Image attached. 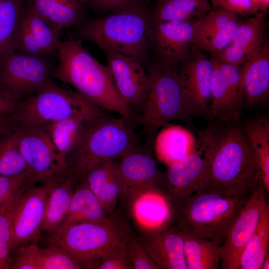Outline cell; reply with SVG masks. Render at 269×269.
I'll list each match as a JSON object with an SVG mask.
<instances>
[{
	"label": "cell",
	"instance_id": "5",
	"mask_svg": "<svg viewBox=\"0 0 269 269\" xmlns=\"http://www.w3.org/2000/svg\"><path fill=\"white\" fill-rule=\"evenodd\" d=\"M132 123L122 116L116 118L106 114L86 120L69 154L72 163L69 173L79 181L99 164L135 149Z\"/></svg>",
	"mask_w": 269,
	"mask_h": 269
},
{
	"label": "cell",
	"instance_id": "13",
	"mask_svg": "<svg viewBox=\"0 0 269 269\" xmlns=\"http://www.w3.org/2000/svg\"><path fill=\"white\" fill-rule=\"evenodd\" d=\"M20 151L33 182L47 181L62 174L55 147L46 125H17Z\"/></svg>",
	"mask_w": 269,
	"mask_h": 269
},
{
	"label": "cell",
	"instance_id": "35",
	"mask_svg": "<svg viewBox=\"0 0 269 269\" xmlns=\"http://www.w3.org/2000/svg\"><path fill=\"white\" fill-rule=\"evenodd\" d=\"M269 209L264 213L240 258V269H261L269 253Z\"/></svg>",
	"mask_w": 269,
	"mask_h": 269
},
{
	"label": "cell",
	"instance_id": "22",
	"mask_svg": "<svg viewBox=\"0 0 269 269\" xmlns=\"http://www.w3.org/2000/svg\"><path fill=\"white\" fill-rule=\"evenodd\" d=\"M14 269H80L83 264L60 247L54 244L41 248L34 244L19 248L11 266Z\"/></svg>",
	"mask_w": 269,
	"mask_h": 269
},
{
	"label": "cell",
	"instance_id": "14",
	"mask_svg": "<svg viewBox=\"0 0 269 269\" xmlns=\"http://www.w3.org/2000/svg\"><path fill=\"white\" fill-rule=\"evenodd\" d=\"M120 181L119 199L130 207L142 193L152 189L160 190L163 174L150 154L136 148L117 159Z\"/></svg>",
	"mask_w": 269,
	"mask_h": 269
},
{
	"label": "cell",
	"instance_id": "42",
	"mask_svg": "<svg viewBox=\"0 0 269 269\" xmlns=\"http://www.w3.org/2000/svg\"><path fill=\"white\" fill-rule=\"evenodd\" d=\"M28 182L33 183L28 172L13 176L0 175V207L15 191Z\"/></svg>",
	"mask_w": 269,
	"mask_h": 269
},
{
	"label": "cell",
	"instance_id": "26",
	"mask_svg": "<svg viewBox=\"0 0 269 269\" xmlns=\"http://www.w3.org/2000/svg\"><path fill=\"white\" fill-rule=\"evenodd\" d=\"M116 221L105 210L85 179L79 180L72 195L68 213L63 225Z\"/></svg>",
	"mask_w": 269,
	"mask_h": 269
},
{
	"label": "cell",
	"instance_id": "44",
	"mask_svg": "<svg viewBox=\"0 0 269 269\" xmlns=\"http://www.w3.org/2000/svg\"><path fill=\"white\" fill-rule=\"evenodd\" d=\"M223 8L242 16L260 12L251 0H223Z\"/></svg>",
	"mask_w": 269,
	"mask_h": 269
},
{
	"label": "cell",
	"instance_id": "12",
	"mask_svg": "<svg viewBox=\"0 0 269 269\" xmlns=\"http://www.w3.org/2000/svg\"><path fill=\"white\" fill-rule=\"evenodd\" d=\"M197 20L153 22L149 33V48L153 60L177 67L189 55Z\"/></svg>",
	"mask_w": 269,
	"mask_h": 269
},
{
	"label": "cell",
	"instance_id": "24",
	"mask_svg": "<svg viewBox=\"0 0 269 269\" xmlns=\"http://www.w3.org/2000/svg\"><path fill=\"white\" fill-rule=\"evenodd\" d=\"M51 179L45 208L41 231L53 233L61 227L67 217L74 187L79 181L70 173L67 177Z\"/></svg>",
	"mask_w": 269,
	"mask_h": 269
},
{
	"label": "cell",
	"instance_id": "23",
	"mask_svg": "<svg viewBox=\"0 0 269 269\" xmlns=\"http://www.w3.org/2000/svg\"><path fill=\"white\" fill-rule=\"evenodd\" d=\"M243 83V97L246 106L257 105L269 94V44L266 41L260 51L239 66Z\"/></svg>",
	"mask_w": 269,
	"mask_h": 269
},
{
	"label": "cell",
	"instance_id": "40",
	"mask_svg": "<svg viewBox=\"0 0 269 269\" xmlns=\"http://www.w3.org/2000/svg\"><path fill=\"white\" fill-rule=\"evenodd\" d=\"M125 243L134 269H159L138 236L129 232L126 237Z\"/></svg>",
	"mask_w": 269,
	"mask_h": 269
},
{
	"label": "cell",
	"instance_id": "16",
	"mask_svg": "<svg viewBox=\"0 0 269 269\" xmlns=\"http://www.w3.org/2000/svg\"><path fill=\"white\" fill-rule=\"evenodd\" d=\"M107 67L119 93L133 108L140 110L149 86V77L141 60L111 50H102Z\"/></svg>",
	"mask_w": 269,
	"mask_h": 269
},
{
	"label": "cell",
	"instance_id": "17",
	"mask_svg": "<svg viewBox=\"0 0 269 269\" xmlns=\"http://www.w3.org/2000/svg\"><path fill=\"white\" fill-rule=\"evenodd\" d=\"M207 169L204 154L194 151L182 160L168 166L163 174L161 191L171 205L177 203L200 190Z\"/></svg>",
	"mask_w": 269,
	"mask_h": 269
},
{
	"label": "cell",
	"instance_id": "10",
	"mask_svg": "<svg viewBox=\"0 0 269 269\" xmlns=\"http://www.w3.org/2000/svg\"><path fill=\"white\" fill-rule=\"evenodd\" d=\"M265 189L261 183L254 190L220 245L223 269H240V258L266 211L269 209Z\"/></svg>",
	"mask_w": 269,
	"mask_h": 269
},
{
	"label": "cell",
	"instance_id": "29",
	"mask_svg": "<svg viewBox=\"0 0 269 269\" xmlns=\"http://www.w3.org/2000/svg\"><path fill=\"white\" fill-rule=\"evenodd\" d=\"M27 6L61 31L84 19L86 5L82 0H29Z\"/></svg>",
	"mask_w": 269,
	"mask_h": 269
},
{
	"label": "cell",
	"instance_id": "34",
	"mask_svg": "<svg viewBox=\"0 0 269 269\" xmlns=\"http://www.w3.org/2000/svg\"><path fill=\"white\" fill-rule=\"evenodd\" d=\"M256 152L259 162L263 185L269 192V122L264 116H258L247 120L243 126Z\"/></svg>",
	"mask_w": 269,
	"mask_h": 269
},
{
	"label": "cell",
	"instance_id": "38",
	"mask_svg": "<svg viewBox=\"0 0 269 269\" xmlns=\"http://www.w3.org/2000/svg\"><path fill=\"white\" fill-rule=\"evenodd\" d=\"M241 20L239 17L220 30L196 41L192 48L217 55L230 44Z\"/></svg>",
	"mask_w": 269,
	"mask_h": 269
},
{
	"label": "cell",
	"instance_id": "50",
	"mask_svg": "<svg viewBox=\"0 0 269 269\" xmlns=\"http://www.w3.org/2000/svg\"></svg>",
	"mask_w": 269,
	"mask_h": 269
},
{
	"label": "cell",
	"instance_id": "11",
	"mask_svg": "<svg viewBox=\"0 0 269 269\" xmlns=\"http://www.w3.org/2000/svg\"><path fill=\"white\" fill-rule=\"evenodd\" d=\"M213 65L210 116L224 122H238L244 104L243 78L238 67L211 55Z\"/></svg>",
	"mask_w": 269,
	"mask_h": 269
},
{
	"label": "cell",
	"instance_id": "45",
	"mask_svg": "<svg viewBox=\"0 0 269 269\" xmlns=\"http://www.w3.org/2000/svg\"><path fill=\"white\" fill-rule=\"evenodd\" d=\"M20 101L0 86V120L10 118Z\"/></svg>",
	"mask_w": 269,
	"mask_h": 269
},
{
	"label": "cell",
	"instance_id": "33",
	"mask_svg": "<svg viewBox=\"0 0 269 269\" xmlns=\"http://www.w3.org/2000/svg\"><path fill=\"white\" fill-rule=\"evenodd\" d=\"M187 269H217L220 263V245L205 238L181 233Z\"/></svg>",
	"mask_w": 269,
	"mask_h": 269
},
{
	"label": "cell",
	"instance_id": "28",
	"mask_svg": "<svg viewBox=\"0 0 269 269\" xmlns=\"http://www.w3.org/2000/svg\"><path fill=\"white\" fill-rule=\"evenodd\" d=\"M196 140L193 134L182 126H167L156 137L155 152L158 159L168 166L191 153Z\"/></svg>",
	"mask_w": 269,
	"mask_h": 269
},
{
	"label": "cell",
	"instance_id": "7",
	"mask_svg": "<svg viewBox=\"0 0 269 269\" xmlns=\"http://www.w3.org/2000/svg\"><path fill=\"white\" fill-rule=\"evenodd\" d=\"M105 114L76 91L52 81L20 101L10 120L17 125L42 126L78 115L95 117Z\"/></svg>",
	"mask_w": 269,
	"mask_h": 269
},
{
	"label": "cell",
	"instance_id": "32",
	"mask_svg": "<svg viewBox=\"0 0 269 269\" xmlns=\"http://www.w3.org/2000/svg\"><path fill=\"white\" fill-rule=\"evenodd\" d=\"M25 8L23 0H0V62L16 51Z\"/></svg>",
	"mask_w": 269,
	"mask_h": 269
},
{
	"label": "cell",
	"instance_id": "6",
	"mask_svg": "<svg viewBox=\"0 0 269 269\" xmlns=\"http://www.w3.org/2000/svg\"><path fill=\"white\" fill-rule=\"evenodd\" d=\"M146 71L149 86L137 120L149 130L166 126L173 120L188 121L201 115L187 97L176 67L150 61Z\"/></svg>",
	"mask_w": 269,
	"mask_h": 269
},
{
	"label": "cell",
	"instance_id": "43",
	"mask_svg": "<svg viewBox=\"0 0 269 269\" xmlns=\"http://www.w3.org/2000/svg\"><path fill=\"white\" fill-rule=\"evenodd\" d=\"M86 6L103 12H112L140 2V0H82Z\"/></svg>",
	"mask_w": 269,
	"mask_h": 269
},
{
	"label": "cell",
	"instance_id": "2",
	"mask_svg": "<svg viewBox=\"0 0 269 269\" xmlns=\"http://www.w3.org/2000/svg\"><path fill=\"white\" fill-rule=\"evenodd\" d=\"M227 123L199 191L251 195L262 183L258 157L239 121Z\"/></svg>",
	"mask_w": 269,
	"mask_h": 269
},
{
	"label": "cell",
	"instance_id": "15",
	"mask_svg": "<svg viewBox=\"0 0 269 269\" xmlns=\"http://www.w3.org/2000/svg\"><path fill=\"white\" fill-rule=\"evenodd\" d=\"M51 179L39 186L28 187L21 197L13 217L11 249L38 239Z\"/></svg>",
	"mask_w": 269,
	"mask_h": 269
},
{
	"label": "cell",
	"instance_id": "8",
	"mask_svg": "<svg viewBox=\"0 0 269 269\" xmlns=\"http://www.w3.org/2000/svg\"><path fill=\"white\" fill-rule=\"evenodd\" d=\"M129 232L118 221L64 225L52 233L51 244L75 257L86 269H97L106 252Z\"/></svg>",
	"mask_w": 269,
	"mask_h": 269
},
{
	"label": "cell",
	"instance_id": "9",
	"mask_svg": "<svg viewBox=\"0 0 269 269\" xmlns=\"http://www.w3.org/2000/svg\"><path fill=\"white\" fill-rule=\"evenodd\" d=\"M52 72L47 57L15 51L0 62V86L21 101L53 81Z\"/></svg>",
	"mask_w": 269,
	"mask_h": 269
},
{
	"label": "cell",
	"instance_id": "20",
	"mask_svg": "<svg viewBox=\"0 0 269 269\" xmlns=\"http://www.w3.org/2000/svg\"><path fill=\"white\" fill-rule=\"evenodd\" d=\"M268 10L242 19L230 44L217 55L222 61L238 67L258 54L266 41Z\"/></svg>",
	"mask_w": 269,
	"mask_h": 269
},
{
	"label": "cell",
	"instance_id": "49",
	"mask_svg": "<svg viewBox=\"0 0 269 269\" xmlns=\"http://www.w3.org/2000/svg\"><path fill=\"white\" fill-rule=\"evenodd\" d=\"M269 269V253L266 256L262 265L261 269Z\"/></svg>",
	"mask_w": 269,
	"mask_h": 269
},
{
	"label": "cell",
	"instance_id": "27",
	"mask_svg": "<svg viewBox=\"0 0 269 269\" xmlns=\"http://www.w3.org/2000/svg\"><path fill=\"white\" fill-rule=\"evenodd\" d=\"M84 178L105 210L113 216L120 194L117 159L109 160L99 164Z\"/></svg>",
	"mask_w": 269,
	"mask_h": 269
},
{
	"label": "cell",
	"instance_id": "19",
	"mask_svg": "<svg viewBox=\"0 0 269 269\" xmlns=\"http://www.w3.org/2000/svg\"><path fill=\"white\" fill-rule=\"evenodd\" d=\"M61 32L26 6L17 37L16 51L48 57L57 53Z\"/></svg>",
	"mask_w": 269,
	"mask_h": 269
},
{
	"label": "cell",
	"instance_id": "25",
	"mask_svg": "<svg viewBox=\"0 0 269 269\" xmlns=\"http://www.w3.org/2000/svg\"><path fill=\"white\" fill-rule=\"evenodd\" d=\"M143 233L152 231L169 224L171 205L159 189H152L137 197L130 207Z\"/></svg>",
	"mask_w": 269,
	"mask_h": 269
},
{
	"label": "cell",
	"instance_id": "31",
	"mask_svg": "<svg viewBox=\"0 0 269 269\" xmlns=\"http://www.w3.org/2000/svg\"><path fill=\"white\" fill-rule=\"evenodd\" d=\"M208 0H157L153 22L198 20L212 9Z\"/></svg>",
	"mask_w": 269,
	"mask_h": 269
},
{
	"label": "cell",
	"instance_id": "39",
	"mask_svg": "<svg viewBox=\"0 0 269 269\" xmlns=\"http://www.w3.org/2000/svg\"><path fill=\"white\" fill-rule=\"evenodd\" d=\"M238 17V15L223 8H212L196 22L193 43L220 30Z\"/></svg>",
	"mask_w": 269,
	"mask_h": 269
},
{
	"label": "cell",
	"instance_id": "21",
	"mask_svg": "<svg viewBox=\"0 0 269 269\" xmlns=\"http://www.w3.org/2000/svg\"><path fill=\"white\" fill-rule=\"evenodd\" d=\"M139 238L159 269H187L183 238L175 227L169 223Z\"/></svg>",
	"mask_w": 269,
	"mask_h": 269
},
{
	"label": "cell",
	"instance_id": "47",
	"mask_svg": "<svg viewBox=\"0 0 269 269\" xmlns=\"http://www.w3.org/2000/svg\"><path fill=\"white\" fill-rule=\"evenodd\" d=\"M259 12L268 10L269 0H251Z\"/></svg>",
	"mask_w": 269,
	"mask_h": 269
},
{
	"label": "cell",
	"instance_id": "46",
	"mask_svg": "<svg viewBox=\"0 0 269 269\" xmlns=\"http://www.w3.org/2000/svg\"><path fill=\"white\" fill-rule=\"evenodd\" d=\"M13 124L9 118L0 120V136L11 130Z\"/></svg>",
	"mask_w": 269,
	"mask_h": 269
},
{
	"label": "cell",
	"instance_id": "18",
	"mask_svg": "<svg viewBox=\"0 0 269 269\" xmlns=\"http://www.w3.org/2000/svg\"><path fill=\"white\" fill-rule=\"evenodd\" d=\"M184 92L201 115H210L207 103L211 98L213 65L202 51L192 48L188 56L176 67Z\"/></svg>",
	"mask_w": 269,
	"mask_h": 269
},
{
	"label": "cell",
	"instance_id": "36",
	"mask_svg": "<svg viewBox=\"0 0 269 269\" xmlns=\"http://www.w3.org/2000/svg\"><path fill=\"white\" fill-rule=\"evenodd\" d=\"M30 183L20 187L0 207V269L9 268L13 217L20 198Z\"/></svg>",
	"mask_w": 269,
	"mask_h": 269
},
{
	"label": "cell",
	"instance_id": "41",
	"mask_svg": "<svg viewBox=\"0 0 269 269\" xmlns=\"http://www.w3.org/2000/svg\"><path fill=\"white\" fill-rule=\"evenodd\" d=\"M125 239L126 238L122 241L114 245L106 252L102 257L97 269H133V265L126 248L125 243Z\"/></svg>",
	"mask_w": 269,
	"mask_h": 269
},
{
	"label": "cell",
	"instance_id": "48",
	"mask_svg": "<svg viewBox=\"0 0 269 269\" xmlns=\"http://www.w3.org/2000/svg\"><path fill=\"white\" fill-rule=\"evenodd\" d=\"M213 8H223V0H210Z\"/></svg>",
	"mask_w": 269,
	"mask_h": 269
},
{
	"label": "cell",
	"instance_id": "30",
	"mask_svg": "<svg viewBox=\"0 0 269 269\" xmlns=\"http://www.w3.org/2000/svg\"><path fill=\"white\" fill-rule=\"evenodd\" d=\"M92 118L78 115L45 125L56 150L61 173L66 171L67 157L78 140L84 122Z\"/></svg>",
	"mask_w": 269,
	"mask_h": 269
},
{
	"label": "cell",
	"instance_id": "1",
	"mask_svg": "<svg viewBox=\"0 0 269 269\" xmlns=\"http://www.w3.org/2000/svg\"><path fill=\"white\" fill-rule=\"evenodd\" d=\"M59 63L52 75L73 87L90 103L133 121V110L119 93L106 66L97 61L80 39L60 40Z\"/></svg>",
	"mask_w": 269,
	"mask_h": 269
},
{
	"label": "cell",
	"instance_id": "3",
	"mask_svg": "<svg viewBox=\"0 0 269 269\" xmlns=\"http://www.w3.org/2000/svg\"><path fill=\"white\" fill-rule=\"evenodd\" d=\"M151 12L141 2L96 18L83 19L79 26L82 39L102 50H111L146 62L149 53Z\"/></svg>",
	"mask_w": 269,
	"mask_h": 269
},
{
	"label": "cell",
	"instance_id": "37",
	"mask_svg": "<svg viewBox=\"0 0 269 269\" xmlns=\"http://www.w3.org/2000/svg\"><path fill=\"white\" fill-rule=\"evenodd\" d=\"M25 172L29 173L28 169L14 127L0 139V175L13 176Z\"/></svg>",
	"mask_w": 269,
	"mask_h": 269
},
{
	"label": "cell",
	"instance_id": "4",
	"mask_svg": "<svg viewBox=\"0 0 269 269\" xmlns=\"http://www.w3.org/2000/svg\"><path fill=\"white\" fill-rule=\"evenodd\" d=\"M251 195L198 191L171 205L169 223L183 234L221 245Z\"/></svg>",
	"mask_w": 269,
	"mask_h": 269
}]
</instances>
